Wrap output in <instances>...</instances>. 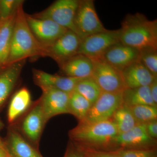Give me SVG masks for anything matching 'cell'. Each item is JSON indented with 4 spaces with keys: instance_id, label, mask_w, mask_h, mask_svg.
Masks as SVG:
<instances>
[{
    "instance_id": "ba28073f",
    "label": "cell",
    "mask_w": 157,
    "mask_h": 157,
    "mask_svg": "<svg viewBox=\"0 0 157 157\" xmlns=\"http://www.w3.org/2000/svg\"><path fill=\"white\" fill-rule=\"evenodd\" d=\"M156 147V139L148 135L145 124H137L130 131L117 135L113 141L111 151L119 149H152Z\"/></svg>"
},
{
    "instance_id": "d6986e66",
    "label": "cell",
    "mask_w": 157,
    "mask_h": 157,
    "mask_svg": "<svg viewBox=\"0 0 157 157\" xmlns=\"http://www.w3.org/2000/svg\"><path fill=\"white\" fill-rule=\"evenodd\" d=\"M59 67L61 73L65 76L85 78L92 76L94 63L89 58L77 54L64 62Z\"/></svg>"
},
{
    "instance_id": "484cf974",
    "label": "cell",
    "mask_w": 157,
    "mask_h": 157,
    "mask_svg": "<svg viewBox=\"0 0 157 157\" xmlns=\"http://www.w3.org/2000/svg\"><path fill=\"white\" fill-rule=\"evenodd\" d=\"M129 107L137 124H146L157 120V107L142 105Z\"/></svg>"
},
{
    "instance_id": "603a6c76",
    "label": "cell",
    "mask_w": 157,
    "mask_h": 157,
    "mask_svg": "<svg viewBox=\"0 0 157 157\" xmlns=\"http://www.w3.org/2000/svg\"><path fill=\"white\" fill-rule=\"evenodd\" d=\"M92 104L83 96L73 91L70 93L69 101V114L76 117L78 122L84 119Z\"/></svg>"
},
{
    "instance_id": "52a82bcc",
    "label": "cell",
    "mask_w": 157,
    "mask_h": 157,
    "mask_svg": "<svg viewBox=\"0 0 157 157\" xmlns=\"http://www.w3.org/2000/svg\"><path fill=\"white\" fill-rule=\"evenodd\" d=\"M92 60L94 69L91 76L99 86L101 91L122 93L127 87L121 72L103 59H95Z\"/></svg>"
},
{
    "instance_id": "83f0119b",
    "label": "cell",
    "mask_w": 157,
    "mask_h": 157,
    "mask_svg": "<svg viewBox=\"0 0 157 157\" xmlns=\"http://www.w3.org/2000/svg\"><path fill=\"white\" fill-rule=\"evenodd\" d=\"M24 2L23 0H0V23L16 14Z\"/></svg>"
},
{
    "instance_id": "ffe728a7",
    "label": "cell",
    "mask_w": 157,
    "mask_h": 157,
    "mask_svg": "<svg viewBox=\"0 0 157 157\" xmlns=\"http://www.w3.org/2000/svg\"><path fill=\"white\" fill-rule=\"evenodd\" d=\"M29 90L23 87L11 97L9 102L7 118L9 126L14 124L27 111L33 104Z\"/></svg>"
},
{
    "instance_id": "cb8c5ba5",
    "label": "cell",
    "mask_w": 157,
    "mask_h": 157,
    "mask_svg": "<svg viewBox=\"0 0 157 157\" xmlns=\"http://www.w3.org/2000/svg\"><path fill=\"white\" fill-rule=\"evenodd\" d=\"M112 119L116 125L118 134L130 131L137 124L130 108L124 104L115 111Z\"/></svg>"
},
{
    "instance_id": "4fadbf2b",
    "label": "cell",
    "mask_w": 157,
    "mask_h": 157,
    "mask_svg": "<svg viewBox=\"0 0 157 157\" xmlns=\"http://www.w3.org/2000/svg\"><path fill=\"white\" fill-rule=\"evenodd\" d=\"M42 94L39 98L47 122L59 114L69 113L70 94L52 88H42Z\"/></svg>"
},
{
    "instance_id": "5bb4252c",
    "label": "cell",
    "mask_w": 157,
    "mask_h": 157,
    "mask_svg": "<svg viewBox=\"0 0 157 157\" xmlns=\"http://www.w3.org/2000/svg\"><path fill=\"white\" fill-rule=\"evenodd\" d=\"M139 49L119 43L109 48L101 59L121 72L130 65L139 61Z\"/></svg>"
},
{
    "instance_id": "30bf717a",
    "label": "cell",
    "mask_w": 157,
    "mask_h": 157,
    "mask_svg": "<svg viewBox=\"0 0 157 157\" xmlns=\"http://www.w3.org/2000/svg\"><path fill=\"white\" fill-rule=\"evenodd\" d=\"M123 104L122 93L102 92L84 119L80 122H97L112 119L114 113Z\"/></svg>"
},
{
    "instance_id": "836d02e7",
    "label": "cell",
    "mask_w": 157,
    "mask_h": 157,
    "mask_svg": "<svg viewBox=\"0 0 157 157\" xmlns=\"http://www.w3.org/2000/svg\"><path fill=\"white\" fill-rule=\"evenodd\" d=\"M0 157H12L9 153L5 140L0 136Z\"/></svg>"
},
{
    "instance_id": "f546056e",
    "label": "cell",
    "mask_w": 157,
    "mask_h": 157,
    "mask_svg": "<svg viewBox=\"0 0 157 157\" xmlns=\"http://www.w3.org/2000/svg\"><path fill=\"white\" fill-rule=\"evenodd\" d=\"M74 144L82 151L86 157H119L116 151L96 149L77 145L75 144Z\"/></svg>"
},
{
    "instance_id": "ac0fdd59",
    "label": "cell",
    "mask_w": 157,
    "mask_h": 157,
    "mask_svg": "<svg viewBox=\"0 0 157 157\" xmlns=\"http://www.w3.org/2000/svg\"><path fill=\"white\" fill-rule=\"evenodd\" d=\"M121 73L126 86L129 88L149 86L157 78L139 61L125 68Z\"/></svg>"
},
{
    "instance_id": "7402d4cb",
    "label": "cell",
    "mask_w": 157,
    "mask_h": 157,
    "mask_svg": "<svg viewBox=\"0 0 157 157\" xmlns=\"http://www.w3.org/2000/svg\"><path fill=\"white\" fill-rule=\"evenodd\" d=\"M122 99L123 104L128 107L142 105L157 107L152 99L149 86L126 88L123 91Z\"/></svg>"
},
{
    "instance_id": "1f68e13d",
    "label": "cell",
    "mask_w": 157,
    "mask_h": 157,
    "mask_svg": "<svg viewBox=\"0 0 157 157\" xmlns=\"http://www.w3.org/2000/svg\"><path fill=\"white\" fill-rule=\"evenodd\" d=\"M147 132L152 138L157 139V120L152 121L145 124Z\"/></svg>"
},
{
    "instance_id": "7a4b0ae2",
    "label": "cell",
    "mask_w": 157,
    "mask_h": 157,
    "mask_svg": "<svg viewBox=\"0 0 157 157\" xmlns=\"http://www.w3.org/2000/svg\"><path fill=\"white\" fill-rule=\"evenodd\" d=\"M118 134L112 119L97 122H78L69 131L71 141L77 145L111 151L113 141Z\"/></svg>"
},
{
    "instance_id": "6da1fadb",
    "label": "cell",
    "mask_w": 157,
    "mask_h": 157,
    "mask_svg": "<svg viewBox=\"0 0 157 157\" xmlns=\"http://www.w3.org/2000/svg\"><path fill=\"white\" fill-rule=\"evenodd\" d=\"M23 6L17 9L15 16L7 66L29 58L46 57V48L32 33Z\"/></svg>"
},
{
    "instance_id": "8fae6325",
    "label": "cell",
    "mask_w": 157,
    "mask_h": 157,
    "mask_svg": "<svg viewBox=\"0 0 157 157\" xmlns=\"http://www.w3.org/2000/svg\"><path fill=\"white\" fill-rule=\"evenodd\" d=\"M26 17L34 36L45 48L52 45L68 31L51 20L36 18L27 14Z\"/></svg>"
},
{
    "instance_id": "e0dca14e",
    "label": "cell",
    "mask_w": 157,
    "mask_h": 157,
    "mask_svg": "<svg viewBox=\"0 0 157 157\" xmlns=\"http://www.w3.org/2000/svg\"><path fill=\"white\" fill-rule=\"evenodd\" d=\"M4 140L12 157H43L13 126H9Z\"/></svg>"
},
{
    "instance_id": "d4e9b609",
    "label": "cell",
    "mask_w": 157,
    "mask_h": 157,
    "mask_svg": "<svg viewBox=\"0 0 157 157\" xmlns=\"http://www.w3.org/2000/svg\"><path fill=\"white\" fill-rule=\"evenodd\" d=\"M74 91L83 96L92 105L98 100L102 92L92 76L80 79L76 84Z\"/></svg>"
},
{
    "instance_id": "2e32d148",
    "label": "cell",
    "mask_w": 157,
    "mask_h": 157,
    "mask_svg": "<svg viewBox=\"0 0 157 157\" xmlns=\"http://www.w3.org/2000/svg\"><path fill=\"white\" fill-rule=\"evenodd\" d=\"M26 60L16 62L0 71V110L17 85Z\"/></svg>"
},
{
    "instance_id": "4316f807",
    "label": "cell",
    "mask_w": 157,
    "mask_h": 157,
    "mask_svg": "<svg viewBox=\"0 0 157 157\" xmlns=\"http://www.w3.org/2000/svg\"><path fill=\"white\" fill-rule=\"evenodd\" d=\"M139 61L157 77V48L146 47L139 49Z\"/></svg>"
},
{
    "instance_id": "8992f818",
    "label": "cell",
    "mask_w": 157,
    "mask_h": 157,
    "mask_svg": "<svg viewBox=\"0 0 157 157\" xmlns=\"http://www.w3.org/2000/svg\"><path fill=\"white\" fill-rule=\"evenodd\" d=\"M119 43H120V29H106L82 39L78 54L92 60L101 58L109 48Z\"/></svg>"
},
{
    "instance_id": "e575fe53",
    "label": "cell",
    "mask_w": 157,
    "mask_h": 157,
    "mask_svg": "<svg viewBox=\"0 0 157 157\" xmlns=\"http://www.w3.org/2000/svg\"><path fill=\"white\" fill-rule=\"evenodd\" d=\"M4 126H5V125H4V123H3L2 121L1 120V119L0 118V132L2 130Z\"/></svg>"
},
{
    "instance_id": "9a60e30c",
    "label": "cell",
    "mask_w": 157,
    "mask_h": 157,
    "mask_svg": "<svg viewBox=\"0 0 157 157\" xmlns=\"http://www.w3.org/2000/svg\"><path fill=\"white\" fill-rule=\"evenodd\" d=\"M33 75L34 82L40 88H52L69 94L74 91L77 82L83 78L52 74L36 69H33Z\"/></svg>"
},
{
    "instance_id": "7c38bea8",
    "label": "cell",
    "mask_w": 157,
    "mask_h": 157,
    "mask_svg": "<svg viewBox=\"0 0 157 157\" xmlns=\"http://www.w3.org/2000/svg\"><path fill=\"white\" fill-rule=\"evenodd\" d=\"M81 41L77 34L68 30L52 45L46 48V57L53 59L59 66L78 54Z\"/></svg>"
},
{
    "instance_id": "4dcf8cb0",
    "label": "cell",
    "mask_w": 157,
    "mask_h": 157,
    "mask_svg": "<svg viewBox=\"0 0 157 157\" xmlns=\"http://www.w3.org/2000/svg\"><path fill=\"white\" fill-rule=\"evenodd\" d=\"M63 157H86L82 151L70 141L68 144Z\"/></svg>"
},
{
    "instance_id": "f1b7e54d",
    "label": "cell",
    "mask_w": 157,
    "mask_h": 157,
    "mask_svg": "<svg viewBox=\"0 0 157 157\" xmlns=\"http://www.w3.org/2000/svg\"><path fill=\"white\" fill-rule=\"evenodd\" d=\"M116 151L119 157H157V148L152 149H119Z\"/></svg>"
},
{
    "instance_id": "3957f363",
    "label": "cell",
    "mask_w": 157,
    "mask_h": 157,
    "mask_svg": "<svg viewBox=\"0 0 157 157\" xmlns=\"http://www.w3.org/2000/svg\"><path fill=\"white\" fill-rule=\"evenodd\" d=\"M120 42L140 49L157 48V21L150 20L140 13L128 14L120 29Z\"/></svg>"
},
{
    "instance_id": "d6a6232c",
    "label": "cell",
    "mask_w": 157,
    "mask_h": 157,
    "mask_svg": "<svg viewBox=\"0 0 157 157\" xmlns=\"http://www.w3.org/2000/svg\"><path fill=\"white\" fill-rule=\"evenodd\" d=\"M149 87L152 99L157 106V78H155L152 83L149 86Z\"/></svg>"
},
{
    "instance_id": "5b68a950",
    "label": "cell",
    "mask_w": 157,
    "mask_h": 157,
    "mask_svg": "<svg viewBox=\"0 0 157 157\" xmlns=\"http://www.w3.org/2000/svg\"><path fill=\"white\" fill-rule=\"evenodd\" d=\"M79 0H57L49 7L32 16L36 18L51 20L78 36L74 23Z\"/></svg>"
},
{
    "instance_id": "9c48e42d",
    "label": "cell",
    "mask_w": 157,
    "mask_h": 157,
    "mask_svg": "<svg viewBox=\"0 0 157 157\" xmlns=\"http://www.w3.org/2000/svg\"><path fill=\"white\" fill-rule=\"evenodd\" d=\"M74 23L81 40L107 29L98 17L93 0L79 1Z\"/></svg>"
},
{
    "instance_id": "277c9868",
    "label": "cell",
    "mask_w": 157,
    "mask_h": 157,
    "mask_svg": "<svg viewBox=\"0 0 157 157\" xmlns=\"http://www.w3.org/2000/svg\"><path fill=\"white\" fill-rule=\"evenodd\" d=\"M47 121L39 99L33 102L30 107L13 126L34 147L39 150V143Z\"/></svg>"
},
{
    "instance_id": "44dd1931",
    "label": "cell",
    "mask_w": 157,
    "mask_h": 157,
    "mask_svg": "<svg viewBox=\"0 0 157 157\" xmlns=\"http://www.w3.org/2000/svg\"><path fill=\"white\" fill-rule=\"evenodd\" d=\"M16 14L0 23V70L7 66Z\"/></svg>"
}]
</instances>
